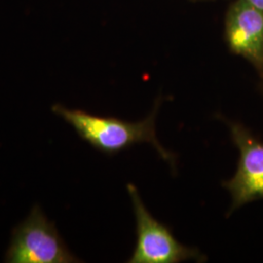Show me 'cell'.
<instances>
[{
    "label": "cell",
    "instance_id": "cell-3",
    "mask_svg": "<svg viewBox=\"0 0 263 263\" xmlns=\"http://www.w3.org/2000/svg\"><path fill=\"white\" fill-rule=\"evenodd\" d=\"M4 261L8 263H71L79 260L70 253L50 221L38 206L15 227Z\"/></svg>",
    "mask_w": 263,
    "mask_h": 263
},
{
    "label": "cell",
    "instance_id": "cell-7",
    "mask_svg": "<svg viewBox=\"0 0 263 263\" xmlns=\"http://www.w3.org/2000/svg\"><path fill=\"white\" fill-rule=\"evenodd\" d=\"M260 90H261V94H262V96H263V83H262V85H261V86H260Z\"/></svg>",
    "mask_w": 263,
    "mask_h": 263
},
{
    "label": "cell",
    "instance_id": "cell-4",
    "mask_svg": "<svg viewBox=\"0 0 263 263\" xmlns=\"http://www.w3.org/2000/svg\"><path fill=\"white\" fill-rule=\"evenodd\" d=\"M219 117L228 126L240 154L235 175L222 182L232 199L229 216L248 203L263 199V140L243 124Z\"/></svg>",
    "mask_w": 263,
    "mask_h": 263
},
{
    "label": "cell",
    "instance_id": "cell-2",
    "mask_svg": "<svg viewBox=\"0 0 263 263\" xmlns=\"http://www.w3.org/2000/svg\"><path fill=\"white\" fill-rule=\"evenodd\" d=\"M137 222V244L129 263H179L188 260L206 261L197 249L179 242L169 226L151 216L137 187L127 185Z\"/></svg>",
    "mask_w": 263,
    "mask_h": 263
},
{
    "label": "cell",
    "instance_id": "cell-6",
    "mask_svg": "<svg viewBox=\"0 0 263 263\" xmlns=\"http://www.w3.org/2000/svg\"><path fill=\"white\" fill-rule=\"evenodd\" d=\"M246 1L263 13V0H246Z\"/></svg>",
    "mask_w": 263,
    "mask_h": 263
},
{
    "label": "cell",
    "instance_id": "cell-1",
    "mask_svg": "<svg viewBox=\"0 0 263 263\" xmlns=\"http://www.w3.org/2000/svg\"><path fill=\"white\" fill-rule=\"evenodd\" d=\"M159 105L157 102L151 114L138 122L96 115L82 109H70L59 104L52 106V111L68 123L81 140L105 155L113 156L133 145L149 143L162 159L175 167V155L162 146L156 136L155 121Z\"/></svg>",
    "mask_w": 263,
    "mask_h": 263
},
{
    "label": "cell",
    "instance_id": "cell-5",
    "mask_svg": "<svg viewBox=\"0 0 263 263\" xmlns=\"http://www.w3.org/2000/svg\"><path fill=\"white\" fill-rule=\"evenodd\" d=\"M226 39L229 50L243 57L263 80V13L246 0H237L228 10Z\"/></svg>",
    "mask_w": 263,
    "mask_h": 263
}]
</instances>
